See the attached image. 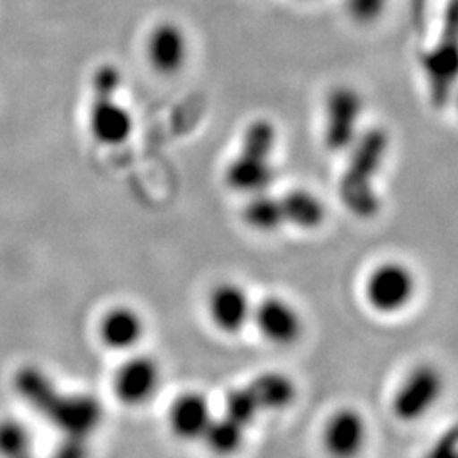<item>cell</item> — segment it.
<instances>
[{
  "label": "cell",
  "instance_id": "cell-1",
  "mask_svg": "<svg viewBox=\"0 0 458 458\" xmlns=\"http://www.w3.org/2000/svg\"><path fill=\"white\" fill-rule=\"evenodd\" d=\"M391 132L384 126H369L346 151L338 182V196L344 209L355 217L372 219L380 211L377 181L391 153Z\"/></svg>",
  "mask_w": 458,
  "mask_h": 458
},
{
  "label": "cell",
  "instance_id": "cell-5",
  "mask_svg": "<svg viewBox=\"0 0 458 458\" xmlns=\"http://www.w3.org/2000/svg\"><path fill=\"white\" fill-rule=\"evenodd\" d=\"M365 98L350 83L331 87L325 98L323 141L331 153H346L365 130Z\"/></svg>",
  "mask_w": 458,
  "mask_h": 458
},
{
  "label": "cell",
  "instance_id": "cell-27",
  "mask_svg": "<svg viewBox=\"0 0 458 458\" xmlns=\"http://www.w3.org/2000/svg\"><path fill=\"white\" fill-rule=\"evenodd\" d=\"M302 2H311V0H302Z\"/></svg>",
  "mask_w": 458,
  "mask_h": 458
},
{
  "label": "cell",
  "instance_id": "cell-17",
  "mask_svg": "<svg viewBox=\"0 0 458 458\" xmlns=\"http://www.w3.org/2000/svg\"><path fill=\"white\" fill-rule=\"evenodd\" d=\"M250 389L255 394V399L260 410L280 412L289 410L297 399V386L294 380L284 372L268 370L255 377Z\"/></svg>",
  "mask_w": 458,
  "mask_h": 458
},
{
  "label": "cell",
  "instance_id": "cell-24",
  "mask_svg": "<svg viewBox=\"0 0 458 458\" xmlns=\"http://www.w3.org/2000/svg\"><path fill=\"white\" fill-rule=\"evenodd\" d=\"M423 458H458L457 429L445 431L438 440L428 448Z\"/></svg>",
  "mask_w": 458,
  "mask_h": 458
},
{
  "label": "cell",
  "instance_id": "cell-4",
  "mask_svg": "<svg viewBox=\"0 0 458 458\" xmlns=\"http://www.w3.org/2000/svg\"><path fill=\"white\" fill-rule=\"evenodd\" d=\"M421 72L425 79L429 102L442 109L454 92L457 82L458 43H457V5L452 0L446 21L443 22L442 33L433 47L426 49L421 58Z\"/></svg>",
  "mask_w": 458,
  "mask_h": 458
},
{
  "label": "cell",
  "instance_id": "cell-15",
  "mask_svg": "<svg viewBox=\"0 0 458 458\" xmlns=\"http://www.w3.org/2000/svg\"><path fill=\"white\" fill-rule=\"evenodd\" d=\"M98 401L87 395H60L51 404L47 416L66 437L87 438L100 421Z\"/></svg>",
  "mask_w": 458,
  "mask_h": 458
},
{
  "label": "cell",
  "instance_id": "cell-2",
  "mask_svg": "<svg viewBox=\"0 0 458 458\" xmlns=\"http://www.w3.org/2000/svg\"><path fill=\"white\" fill-rule=\"evenodd\" d=\"M278 130L268 117L250 121L240 143L223 172V182L231 192L257 196L272 189L277 177Z\"/></svg>",
  "mask_w": 458,
  "mask_h": 458
},
{
  "label": "cell",
  "instance_id": "cell-25",
  "mask_svg": "<svg viewBox=\"0 0 458 458\" xmlns=\"http://www.w3.org/2000/svg\"><path fill=\"white\" fill-rule=\"evenodd\" d=\"M49 458H89L87 438L65 437V440L55 448Z\"/></svg>",
  "mask_w": 458,
  "mask_h": 458
},
{
  "label": "cell",
  "instance_id": "cell-10",
  "mask_svg": "<svg viewBox=\"0 0 458 458\" xmlns=\"http://www.w3.org/2000/svg\"><path fill=\"white\" fill-rule=\"evenodd\" d=\"M251 323L263 340L274 346H293L304 333V319L294 304L280 295L263 297L253 306Z\"/></svg>",
  "mask_w": 458,
  "mask_h": 458
},
{
  "label": "cell",
  "instance_id": "cell-23",
  "mask_svg": "<svg viewBox=\"0 0 458 458\" xmlns=\"http://www.w3.org/2000/svg\"><path fill=\"white\" fill-rule=\"evenodd\" d=\"M391 0H344V13L359 26H372L389 9Z\"/></svg>",
  "mask_w": 458,
  "mask_h": 458
},
{
  "label": "cell",
  "instance_id": "cell-9",
  "mask_svg": "<svg viewBox=\"0 0 458 458\" xmlns=\"http://www.w3.org/2000/svg\"><path fill=\"white\" fill-rule=\"evenodd\" d=\"M147 62L162 77H175L189 64L191 43L183 26L165 19L157 22L147 36Z\"/></svg>",
  "mask_w": 458,
  "mask_h": 458
},
{
  "label": "cell",
  "instance_id": "cell-14",
  "mask_svg": "<svg viewBox=\"0 0 458 458\" xmlns=\"http://www.w3.org/2000/svg\"><path fill=\"white\" fill-rule=\"evenodd\" d=\"M147 323L136 308L119 304L100 316L98 336L104 348L111 352H134L143 342Z\"/></svg>",
  "mask_w": 458,
  "mask_h": 458
},
{
  "label": "cell",
  "instance_id": "cell-8",
  "mask_svg": "<svg viewBox=\"0 0 458 458\" xmlns=\"http://www.w3.org/2000/svg\"><path fill=\"white\" fill-rule=\"evenodd\" d=\"M162 387V367L149 355L134 353L115 369L113 394L126 408H141L151 403Z\"/></svg>",
  "mask_w": 458,
  "mask_h": 458
},
{
  "label": "cell",
  "instance_id": "cell-19",
  "mask_svg": "<svg viewBox=\"0 0 458 458\" xmlns=\"http://www.w3.org/2000/svg\"><path fill=\"white\" fill-rule=\"evenodd\" d=\"M246 440L245 426L233 421L228 416H214L200 442L217 458H231L238 455Z\"/></svg>",
  "mask_w": 458,
  "mask_h": 458
},
{
  "label": "cell",
  "instance_id": "cell-13",
  "mask_svg": "<svg viewBox=\"0 0 458 458\" xmlns=\"http://www.w3.org/2000/svg\"><path fill=\"white\" fill-rule=\"evenodd\" d=\"M213 418L209 399L197 391L179 394L166 411L170 433L183 443L200 442Z\"/></svg>",
  "mask_w": 458,
  "mask_h": 458
},
{
  "label": "cell",
  "instance_id": "cell-26",
  "mask_svg": "<svg viewBox=\"0 0 458 458\" xmlns=\"http://www.w3.org/2000/svg\"><path fill=\"white\" fill-rule=\"evenodd\" d=\"M22 458H36V457H34V454H30V455H26V457H22Z\"/></svg>",
  "mask_w": 458,
  "mask_h": 458
},
{
  "label": "cell",
  "instance_id": "cell-20",
  "mask_svg": "<svg viewBox=\"0 0 458 458\" xmlns=\"http://www.w3.org/2000/svg\"><path fill=\"white\" fill-rule=\"evenodd\" d=\"M242 219L246 228L262 234H272L280 231L284 228V221L277 194L267 191L257 196L246 197L245 206L242 209Z\"/></svg>",
  "mask_w": 458,
  "mask_h": 458
},
{
  "label": "cell",
  "instance_id": "cell-3",
  "mask_svg": "<svg viewBox=\"0 0 458 458\" xmlns=\"http://www.w3.org/2000/svg\"><path fill=\"white\" fill-rule=\"evenodd\" d=\"M123 73L114 64H102L92 77V100L87 126L92 140L102 147H121L134 132V117L123 104Z\"/></svg>",
  "mask_w": 458,
  "mask_h": 458
},
{
  "label": "cell",
  "instance_id": "cell-16",
  "mask_svg": "<svg viewBox=\"0 0 458 458\" xmlns=\"http://www.w3.org/2000/svg\"><path fill=\"white\" fill-rule=\"evenodd\" d=\"M277 196L284 228L289 226L299 231H316L325 225L327 206L311 191L297 187L280 192Z\"/></svg>",
  "mask_w": 458,
  "mask_h": 458
},
{
  "label": "cell",
  "instance_id": "cell-18",
  "mask_svg": "<svg viewBox=\"0 0 458 458\" xmlns=\"http://www.w3.org/2000/svg\"><path fill=\"white\" fill-rule=\"evenodd\" d=\"M14 389L21 395L22 403L43 414L48 412L51 404L58 397V391L55 389L48 374L34 365H26L17 372Z\"/></svg>",
  "mask_w": 458,
  "mask_h": 458
},
{
  "label": "cell",
  "instance_id": "cell-12",
  "mask_svg": "<svg viewBox=\"0 0 458 458\" xmlns=\"http://www.w3.org/2000/svg\"><path fill=\"white\" fill-rule=\"evenodd\" d=\"M253 302L245 287L236 282H219L208 295L206 310L213 327L223 335H238L251 323Z\"/></svg>",
  "mask_w": 458,
  "mask_h": 458
},
{
  "label": "cell",
  "instance_id": "cell-7",
  "mask_svg": "<svg viewBox=\"0 0 458 458\" xmlns=\"http://www.w3.org/2000/svg\"><path fill=\"white\" fill-rule=\"evenodd\" d=\"M442 372L431 363L412 367L393 395V414L403 423H416L426 418L442 399Z\"/></svg>",
  "mask_w": 458,
  "mask_h": 458
},
{
  "label": "cell",
  "instance_id": "cell-21",
  "mask_svg": "<svg viewBox=\"0 0 458 458\" xmlns=\"http://www.w3.org/2000/svg\"><path fill=\"white\" fill-rule=\"evenodd\" d=\"M31 426L17 418L0 420V458H22L33 454Z\"/></svg>",
  "mask_w": 458,
  "mask_h": 458
},
{
  "label": "cell",
  "instance_id": "cell-22",
  "mask_svg": "<svg viewBox=\"0 0 458 458\" xmlns=\"http://www.w3.org/2000/svg\"><path fill=\"white\" fill-rule=\"evenodd\" d=\"M260 412L262 410L255 399V394L250 389V386L231 389L225 399V416L245 426L246 429L257 421Z\"/></svg>",
  "mask_w": 458,
  "mask_h": 458
},
{
  "label": "cell",
  "instance_id": "cell-11",
  "mask_svg": "<svg viewBox=\"0 0 458 458\" xmlns=\"http://www.w3.org/2000/svg\"><path fill=\"white\" fill-rule=\"evenodd\" d=\"M321 442L329 458H359L369 443V423L360 411L340 408L327 418Z\"/></svg>",
  "mask_w": 458,
  "mask_h": 458
},
{
  "label": "cell",
  "instance_id": "cell-6",
  "mask_svg": "<svg viewBox=\"0 0 458 458\" xmlns=\"http://www.w3.org/2000/svg\"><path fill=\"white\" fill-rule=\"evenodd\" d=\"M418 280L406 263L397 260L376 265L365 280L363 294L372 311L393 316L406 311L416 297Z\"/></svg>",
  "mask_w": 458,
  "mask_h": 458
}]
</instances>
